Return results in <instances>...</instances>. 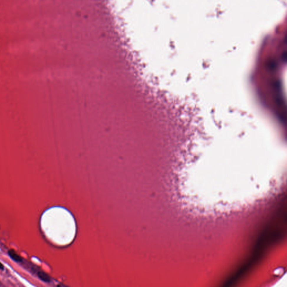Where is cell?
<instances>
[{
	"mask_svg": "<svg viewBox=\"0 0 287 287\" xmlns=\"http://www.w3.org/2000/svg\"><path fill=\"white\" fill-rule=\"evenodd\" d=\"M8 254H9V256L15 261H17L18 263H20V262L23 261L22 258L14 250H9Z\"/></svg>",
	"mask_w": 287,
	"mask_h": 287,
	"instance_id": "6da1fadb",
	"label": "cell"
},
{
	"mask_svg": "<svg viewBox=\"0 0 287 287\" xmlns=\"http://www.w3.org/2000/svg\"><path fill=\"white\" fill-rule=\"evenodd\" d=\"M37 276L40 279V280L43 281L47 282V283H49L51 281L50 277L48 276V274H47L43 271H38L37 272Z\"/></svg>",
	"mask_w": 287,
	"mask_h": 287,
	"instance_id": "7a4b0ae2",
	"label": "cell"
},
{
	"mask_svg": "<svg viewBox=\"0 0 287 287\" xmlns=\"http://www.w3.org/2000/svg\"><path fill=\"white\" fill-rule=\"evenodd\" d=\"M0 269L2 270L4 269V265H2V264L1 263H0Z\"/></svg>",
	"mask_w": 287,
	"mask_h": 287,
	"instance_id": "3957f363",
	"label": "cell"
}]
</instances>
